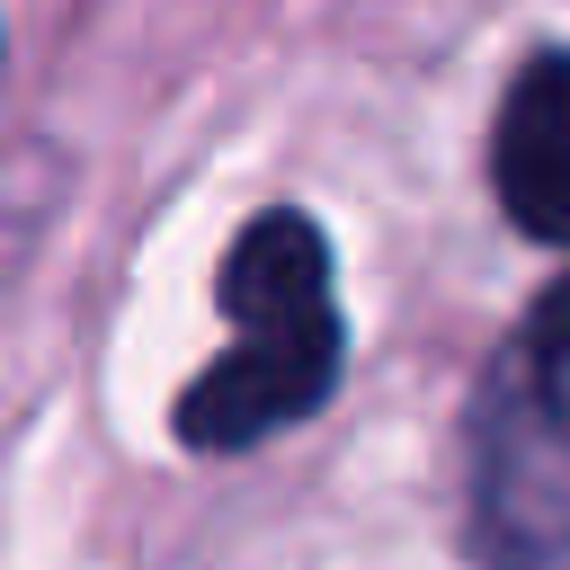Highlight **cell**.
<instances>
[{
    "mask_svg": "<svg viewBox=\"0 0 570 570\" xmlns=\"http://www.w3.org/2000/svg\"><path fill=\"white\" fill-rule=\"evenodd\" d=\"M214 303L232 321V347L187 374L169 428L187 454H249L312 410H330L338 365H347V321H338V258L330 232L303 205H267L232 232Z\"/></svg>",
    "mask_w": 570,
    "mask_h": 570,
    "instance_id": "6da1fadb",
    "label": "cell"
},
{
    "mask_svg": "<svg viewBox=\"0 0 570 570\" xmlns=\"http://www.w3.org/2000/svg\"><path fill=\"white\" fill-rule=\"evenodd\" d=\"M490 187L525 240L570 249V45H534L508 71L490 116Z\"/></svg>",
    "mask_w": 570,
    "mask_h": 570,
    "instance_id": "7a4b0ae2",
    "label": "cell"
},
{
    "mask_svg": "<svg viewBox=\"0 0 570 570\" xmlns=\"http://www.w3.org/2000/svg\"><path fill=\"white\" fill-rule=\"evenodd\" d=\"M517 410L534 436L570 445V276L525 312V338H517Z\"/></svg>",
    "mask_w": 570,
    "mask_h": 570,
    "instance_id": "3957f363",
    "label": "cell"
}]
</instances>
